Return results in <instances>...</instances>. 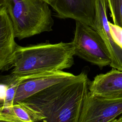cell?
Returning a JSON list of instances; mask_svg holds the SVG:
<instances>
[{
	"label": "cell",
	"mask_w": 122,
	"mask_h": 122,
	"mask_svg": "<svg viewBox=\"0 0 122 122\" xmlns=\"http://www.w3.org/2000/svg\"><path fill=\"white\" fill-rule=\"evenodd\" d=\"M89 81L82 71L21 102L34 111L36 122H79Z\"/></svg>",
	"instance_id": "cell-1"
},
{
	"label": "cell",
	"mask_w": 122,
	"mask_h": 122,
	"mask_svg": "<svg viewBox=\"0 0 122 122\" xmlns=\"http://www.w3.org/2000/svg\"><path fill=\"white\" fill-rule=\"evenodd\" d=\"M73 43L48 42L28 46L17 45L10 74L21 78L46 72L62 71L74 64Z\"/></svg>",
	"instance_id": "cell-2"
},
{
	"label": "cell",
	"mask_w": 122,
	"mask_h": 122,
	"mask_svg": "<svg viewBox=\"0 0 122 122\" xmlns=\"http://www.w3.org/2000/svg\"><path fill=\"white\" fill-rule=\"evenodd\" d=\"M49 4L43 0H4L15 36L19 40L52 30Z\"/></svg>",
	"instance_id": "cell-3"
},
{
	"label": "cell",
	"mask_w": 122,
	"mask_h": 122,
	"mask_svg": "<svg viewBox=\"0 0 122 122\" xmlns=\"http://www.w3.org/2000/svg\"><path fill=\"white\" fill-rule=\"evenodd\" d=\"M74 74L63 71L46 72L28 77L16 78L11 74L0 76L3 86V106L21 102L38 92L61 82Z\"/></svg>",
	"instance_id": "cell-4"
},
{
	"label": "cell",
	"mask_w": 122,
	"mask_h": 122,
	"mask_svg": "<svg viewBox=\"0 0 122 122\" xmlns=\"http://www.w3.org/2000/svg\"><path fill=\"white\" fill-rule=\"evenodd\" d=\"M72 42L75 55L100 69L111 64L110 54L103 39L96 30L87 24L76 21Z\"/></svg>",
	"instance_id": "cell-5"
},
{
	"label": "cell",
	"mask_w": 122,
	"mask_h": 122,
	"mask_svg": "<svg viewBox=\"0 0 122 122\" xmlns=\"http://www.w3.org/2000/svg\"><path fill=\"white\" fill-rule=\"evenodd\" d=\"M107 0H96L94 29L103 39L110 54L112 68L122 71V29L108 20Z\"/></svg>",
	"instance_id": "cell-6"
},
{
	"label": "cell",
	"mask_w": 122,
	"mask_h": 122,
	"mask_svg": "<svg viewBox=\"0 0 122 122\" xmlns=\"http://www.w3.org/2000/svg\"><path fill=\"white\" fill-rule=\"evenodd\" d=\"M122 114V98L98 96L88 92L79 122H109Z\"/></svg>",
	"instance_id": "cell-7"
},
{
	"label": "cell",
	"mask_w": 122,
	"mask_h": 122,
	"mask_svg": "<svg viewBox=\"0 0 122 122\" xmlns=\"http://www.w3.org/2000/svg\"><path fill=\"white\" fill-rule=\"evenodd\" d=\"M50 5L56 11L58 17L73 19L94 29L96 0H51Z\"/></svg>",
	"instance_id": "cell-8"
},
{
	"label": "cell",
	"mask_w": 122,
	"mask_h": 122,
	"mask_svg": "<svg viewBox=\"0 0 122 122\" xmlns=\"http://www.w3.org/2000/svg\"><path fill=\"white\" fill-rule=\"evenodd\" d=\"M88 91L92 94L111 98H122V71L112 69L97 75L89 81Z\"/></svg>",
	"instance_id": "cell-9"
},
{
	"label": "cell",
	"mask_w": 122,
	"mask_h": 122,
	"mask_svg": "<svg viewBox=\"0 0 122 122\" xmlns=\"http://www.w3.org/2000/svg\"><path fill=\"white\" fill-rule=\"evenodd\" d=\"M15 38L11 21L3 6L0 9V71L12 67L18 45Z\"/></svg>",
	"instance_id": "cell-10"
},
{
	"label": "cell",
	"mask_w": 122,
	"mask_h": 122,
	"mask_svg": "<svg viewBox=\"0 0 122 122\" xmlns=\"http://www.w3.org/2000/svg\"><path fill=\"white\" fill-rule=\"evenodd\" d=\"M0 122H36L34 111L22 102L0 108Z\"/></svg>",
	"instance_id": "cell-11"
},
{
	"label": "cell",
	"mask_w": 122,
	"mask_h": 122,
	"mask_svg": "<svg viewBox=\"0 0 122 122\" xmlns=\"http://www.w3.org/2000/svg\"><path fill=\"white\" fill-rule=\"evenodd\" d=\"M113 24L122 29V0H107Z\"/></svg>",
	"instance_id": "cell-12"
},
{
	"label": "cell",
	"mask_w": 122,
	"mask_h": 122,
	"mask_svg": "<svg viewBox=\"0 0 122 122\" xmlns=\"http://www.w3.org/2000/svg\"><path fill=\"white\" fill-rule=\"evenodd\" d=\"M109 122H122V117H120L119 118H116Z\"/></svg>",
	"instance_id": "cell-13"
},
{
	"label": "cell",
	"mask_w": 122,
	"mask_h": 122,
	"mask_svg": "<svg viewBox=\"0 0 122 122\" xmlns=\"http://www.w3.org/2000/svg\"><path fill=\"white\" fill-rule=\"evenodd\" d=\"M4 0H0V9L4 6Z\"/></svg>",
	"instance_id": "cell-14"
},
{
	"label": "cell",
	"mask_w": 122,
	"mask_h": 122,
	"mask_svg": "<svg viewBox=\"0 0 122 122\" xmlns=\"http://www.w3.org/2000/svg\"><path fill=\"white\" fill-rule=\"evenodd\" d=\"M44 0V1H46L49 5H50V2H51V0Z\"/></svg>",
	"instance_id": "cell-15"
}]
</instances>
